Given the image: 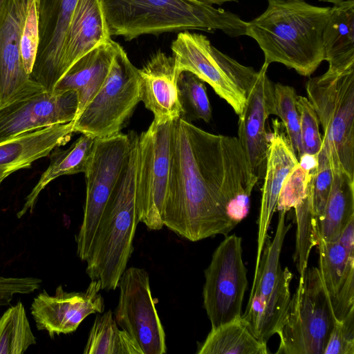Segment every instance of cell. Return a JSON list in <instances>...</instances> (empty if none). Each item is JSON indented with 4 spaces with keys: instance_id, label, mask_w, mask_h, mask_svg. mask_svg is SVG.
<instances>
[{
    "instance_id": "6da1fadb",
    "label": "cell",
    "mask_w": 354,
    "mask_h": 354,
    "mask_svg": "<svg viewBox=\"0 0 354 354\" xmlns=\"http://www.w3.org/2000/svg\"><path fill=\"white\" fill-rule=\"evenodd\" d=\"M258 178L238 138L207 132L174 120L163 225L198 241L227 235L249 213Z\"/></svg>"
},
{
    "instance_id": "7a4b0ae2",
    "label": "cell",
    "mask_w": 354,
    "mask_h": 354,
    "mask_svg": "<svg viewBox=\"0 0 354 354\" xmlns=\"http://www.w3.org/2000/svg\"><path fill=\"white\" fill-rule=\"evenodd\" d=\"M330 7L305 0H268L265 11L246 21L245 35L254 39L264 64L277 62L310 76L324 61L323 32Z\"/></svg>"
},
{
    "instance_id": "3957f363",
    "label": "cell",
    "mask_w": 354,
    "mask_h": 354,
    "mask_svg": "<svg viewBox=\"0 0 354 354\" xmlns=\"http://www.w3.org/2000/svg\"><path fill=\"white\" fill-rule=\"evenodd\" d=\"M109 35L127 41L144 35L198 30L245 35L237 15L198 0H100Z\"/></svg>"
},
{
    "instance_id": "277c9868",
    "label": "cell",
    "mask_w": 354,
    "mask_h": 354,
    "mask_svg": "<svg viewBox=\"0 0 354 354\" xmlns=\"http://www.w3.org/2000/svg\"><path fill=\"white\" fill-rule=\"evenodd\" d=\"M131 148L118 181L106 203L85 259L86 272L99 279L101 289L114 290L133 251L138 221L135 167L138 134L131 131Z\"/></svg>"
},
{
    "instance_id": "5b68a950",
    "label": "cell",
    "mask_w": 354,
    "mask_h": 354,
    "mask_svg": "<svg viewBox=\"0 0 354 354\" xmlns=\"http://www.w3.org/2000/svg\"><path fill=\"white\" fill-rule=\"evenodd\" d=\"M306 90L322 127L332 169L342 168L354 178V68L327 70L310 78Z\"/></svg>"
},
{
    "instance_id": "8992f818",
    "label": "cell",
    "mask_w": 354,
    "mask_h": 354,
    "mask_svg": "<svg viewBox=\"0 0 354 354\" xmlns=\"http://www.w3.org/2000/svg\"><path fill=\"white\" fill-rule=\"evenodd\" d=\"M171 49L178 75L183 71L193 73L241 115L258 71L218 50L205 35L189 30L178 33Z\"/></svg>"
},
{
    "instance_id": "52a82bcc",
    "label": "cell",
    "mask_w": 354,
    "mask_h": 354,
    "mask_svg": "<svg viewBox=\"0 0 354 354\" xmlns=\"http://www.w3.org/2000/svg\"><path fill=\"white\" fill-rule=\"evenodd\" d=\"M335 317L318 267L300 274L281 326L277 354H324Z\"/></svg>"
},
{
    "instance_id": "ba28073f",
    "label": "cell",
    "mask_w": 354,
    "mask_h": 354,
    "mask_svg": "<svg viewBox=\"0 0 354 354\" xmlns=\"http://www.w3.org/2000/svg\"><path fill=\"white\" fill-rule=\"evenodd\" d=\"M140 101L138 68L120 45L103 85L73 120L74 132L94 138L119 133Z\"/></svg>"
},
{
    "instance_id": "9c48e42d",
    "label": "cell",
    "mask_w": 354,
    "mask_h": 354,
    "mask_svg": "<svg viewBox=\"0 0 354 354\" xmlns=\"http://www.w3.org/2000/svg\"><path fill=\"white\" fill-rule=\"evenodd\" d=\"M173 121L155 120L138 136L135 167L136 206L138 222L151 230L162 228V212L170 168Z\"/></svg>"
},
{
    "instance_id": "30bf717a",
    "label": "cell",
    "mask_w": 354,
    "mask_h": 354,
    "mask_svg": "<svg viewBox=\"0 0 354 354\" xmlns=\"http://www.w3.org/2000/svg\"><path fill=\"white\" fill-rule=\"evenodd\" d=\"M129 133L120 132L95 138L85 174L84 216L76 236L77 255L85 261L106 203L118 181L129 153Z\"/></svg>"
},
{
    "instance_id": "8fae6325",
    "label": "cell",
    "mask_w": 354,
    "mask_h": 354,
    "mask_svg": "<svg viewBox=\"0 0 354 354\" xmlns=\"http://www.w3.org/2000/svg\"><path fill=\"white\" fill-rule=\"evenodd\" d=\"M242 254V239L236 234L227 236L204 271L203 306L212 329L242 316L248 288V270Z\"/></svg>"
},
{
    "instance_id": "7c38bea8",
    "label": "cell",
    "mask_w": 354,
    "mask_h": 354,
    "mask_svg": "<svg viewBox=\"0 0 354 354\" xmlns=\"http://www.w3.org/2000/svg\"><path fill=\"white\" fill-rule=\"evenodd\" d=\"M77 109L75 91H48L31 78L0 106V142L26 132L73 121Z\"/></svg>"
},
{
    "instance_id": "4fadbf2b",
    "label": "cell",
    "mask_w": 354,
    "mask_h": 354,
    "mask_svg": "<svg viewBox=\"0 0 354 354\" xmlns=\"http://www.w3.org/2000/svg\"><path fill=\"white\" fill-rule=\"evenodd\" d=\"M118 306L113 316L118 326L137 343L142 354L167 352L165 333L156 308L147 272L125 270L119 279Z\"/></svg>"
},
{
    "instance_id": "5bb4252c",
    "label": "cell",
    "mask_w": 354,
    "mask_h": 354,
    "mask_svg": "<svg viewBox=\"0 0 354 354\" xmlns=\"http://www.w3.org/2000/svg\"><path fill=\"white\" fill-rule=\"evenodd\" d=\"M99 279L91 280L84 292H66L59 286L54 295L44 290L33 299L30 313L39 330L49 336L71 333L91 314L102 313L103 297Z\"/></svg>"
},
{
    "instance_id": "9a60e30c",
    "label": "cell",
    "mask_w": 354,
    "mask_h": 354,
    "mask_svg": "<svg viewBox=\"0 0 354 354\" xmlns=\"http://www.w3.org/2000/svg\"><path fill=\"white\" fill-rule=\"evenodd\" d=\"M268 65L263 64L239 115L238 139L248 162L258 180H263L269 144L266 124L275 115L274 84L267 75Z\"/></svg>"
},
{
    "instance_id": "2e32d148",
    "label": "cell",
    "mask_w": 354,
    "mask_h": 354,
    "mask_svg": "<svg viewBox=\"0 0 354 354\" xmlns=\"http://www.w3.org/2000/svg\"><path fill=\"white\" fill-rule=\"evenodd\" d=\"M77 0H40L39 43L30 77L53 91L61 78L66 35Z\"/></svg>"
},
{
    "instance_id": "e0dca14e",
    "label": "cell",
    "mask_w": 354,
    "mask_h": 354,
    "mask_svg": "<svg viewBox=\"0 0 354 354\" xmlns=\"http://www.w3.org/2000/svg\"><path fill=\"white\" fill-rule=\"evenodd\" d=\"M272 128L273 132L269 138L266 171L263 179L254 271L258 268L265 242L269 236L268 231L276 211L283 184L290 172L299 162L283 124L278 120H273Z\"/></svg>"
},
{
    "instance_id": "ac0fdd59",
    "label": "cell",
    "mask_w": 354,
    "mask_h": 354,
    "mask_svg": "<svg viewBox=\"0 0 354 354\" xmlns=\"http://www.w3.org/2000/svg\"><path fill=\"white\" fill-rule=\"evenodd\" d=\"M27 7L28 0H2L0 4V106L31 80L20 53Z\"/></svg>"
},
{
    "instance_id": "d6986e66",
    "label": "cell",
    "mask_w": 354,
    "mask_h": 354,
    "mask_svg": "<svg viewBox=\"0 0 354 354\" xmlns=\"http://www.w3.org/2000/svg\"><path fill=\"white\" fill-rule=\"evenodd\" d=\"M138 73L140 101L153 113V120L165 122L181 118L178 75L173 57L158 50L138 69Z\"/></svg>"
},
{
    "instance_id": "ffe728a7",
    "label": "cell",
    "mask_w": 354,
    "mask_h": 354,
    "mask_svg": "<svg viewBox=\"0 0 354 354\" xmlns=\"http://www.w3.org/2000/svg\"><path fill=\"white\" fill-rule=\"evenodd\" d=\"M73 121L26 132L0 142V172L8 176L48 156L74 133Z\"/></svg>"
},
{
    "instance_id": "44dd1931",
    "label": "cell",
    "mask_w": 354,
    "mask_h": 354,
    "mask_svg": "<svg viewBox=\"0 0 354 354\" xmlns=\"http://www.w3.org/2000/svg\"><path fill=\"white\" fill-rule=\"evenodd\" d=\"M111 39L100 0H77L66 35L61 78L82 56Z\"/></svg>"
},
{
    "instance_id": "7402d4cb",
    "label": "cell",
    "mask_w": 354,
    "mask_h": 354,
    "mask_svg": "<svg viewBox=\"0 0 354 354\" xmlns=\"http://www.w3.org/2000/svg\"><path fill=\"white\" fill-rule=\"evenodd\" d=\"M119 46L111 39L97 46L74 63L57 83L54 90L77 93L76 118L103 85Z\"/></svg>"
},
{
    "instance_id": "603a6c76",
    "label": "cell",
    "mask_w": 354,
    "mask_h": 354,
    "mask_svg": "<svg viewBox=\"0 0 354 354\" xmlns=\"http://www.w3.org/2000/svg\"><path fill=\"white\" fill-rule=\"evenodd\" d=\"M323 44L328 71L340 72L354 68V0L330 7Z\"/></svg>"
},
{
    "instance_id": "cb8c5ba5",
    "label": "cell",
    "mask_w": 354,
    "mask_h": 354,
    "mask_svg": "<svg viewBox=\"0 0 354 354\" xmlns=\"http://www.w3.org/2000/svg\"><path fill=\"white\" fill-rule=\"evenodd\" d=\"M95 141V138L82 134L69 148L60 149L57 147L52 151L48 168L26 198L17 217L21 218L28 212H32L41 192L55 178L65 175L84 174L93 154Z\"/></svg>"
},
{
    "instance_id": "d4e9b609",
    "label": "cell",
    "mask_w": 354,
    "mask_h": 354,
    "mask_svg": "<svg viewBox=\"0 0 354 354\" xmlns=\"http://www.w3.org/2000/svg\"><path fill=\"white\" fill-rule=\"evenodd\" d=\"M293 275L288 267L279 268L274 290L258 308L242 314L250 331L259 341L266 343L277 334L286 317L290 297V282Z\"/></svg>"
},
{
    "instance_id": "484cf974",
    "label": "cell",
    "mask_w": 354,
    "mask_h": 354,
    "mask_svg": "<svg viewBox=\"0 0 354 354\" xmlns=\"http://www.w3.org/2000/svg\"><path fill=\"white\" fill-rule=\"evenodd\" d=\"M333 179L323 215L318 222V238L336 241L354 219V178L343 169H332Z\"/></svg>"
},
{
    "instance_id": "4316f807",
    "label": "cell",
    "mask_w": 354,
    "mask_h": 354,
    "mask_svg": "<svg viewBox=\"0 0 354 354\" xmlns=\"http://www.w3.org/2000/svg\"><path fill=\"white\" fill-rule=\"evenodd\" d=\"M198 354H267V344L250 331L241 317L211 329Z\"/></svg>"
},
{
    "instance_id": "83f0119b",
    "label": "cell",
    "mask_w": 354,
    "mask_h": 354,
    "mask_svg": "<svg viewBox=\"0 0 354 354\" xmlns=\"http://www.w3.org/2000/svg\"><path fill=\"white\" fill-rule=\"evenodd\" d=\"M84 354H142L124 330L119 329L111 310L97 315L90 330Z\"/></svg>"
},
{
    "instance_id": "f1b7e54d",
    "label": "cell",
    "mask_w": 354,
    "mask_h": 354,
    "mask_svg": "<svg viewBox=\"0 0 354 354\" xmlns=\"http://www.w3.org/2000/svg\"><path fill=\"white\" fill-rule=\"evenodd\" d=\"M319 270L330 301L338 293L350 272L354 270V253L348 252L338 241L318 238Z\"/></svg>"
},
{
    "instance_id": "f546056e",
    "label": "cell",
    "mask_w": 354,
    "mask_h": 354,
    "mask_svg": "<svg viewBox=\"0 0 354 354\" xmlns=\"http://www.w3.org/2000/svg\"><path fill=\"white\" fill-rule=\"evenodd\" d=\"M35 344L24 306L18 301L0 318V354L24 353Z\"/></svg>"
},
{
    "instance_id": "4dcf8cb0",
    "label": "cell",
    "mask_w": 354,
    "mask_h": 354,
    "mask_svg": "<svg viewBox=\"0 0 354 354\" xmlns=\"http://www.w3.org/2000/svg\"><path fill=\"white\" fill-rule=\"evenodd\" d=\"M177 85L183 109L181 118L189 122L203 120L209 122L212 109L204 82L193 73L183 71L178 75Z\"/></svg>"
},
{
    "instance_id": "1f68e13d",
    "label": "cell",
    "mask_w": 354,
    "mask_h": 354,
    "mask_svg": "<svg viewBox=\"0 0 354 354\" xmlns=\"http://www.w3.org/2000/svg\"><path fill=\"white\" fill-rule=\"evenodd\" d=\"M290 172L281 189L276 210L288 212L306 196L317 167V155L304 154Z\"/></svg>"
},
{
    "instance_id": "d6a6232c",
    "label": "cell",
    "mask_w": 354,
    "mask_h": 354,
    "mask_svg": "<svg viewBox=\"0 0 354 354\" xmlns=\"http://www.w3.org/2000/svg\"><path fill=\"white\" fill-rule=\"evenodd\" d=\"M297 96L292 86L280 83L274 84L275 115L281 120L291 147L299 159L301 148L299 115L296 105Z\"/></svg>"
},
{
    "instance_id": "836d02e7",
    "label": "cell",
    "mask_w": 354,
    "mask_h": 354,
    "mask_svg": "<svg viewBox=\"0 0 354 354\" xmlns=\"http://www.w3.org/2000/svg\"><path fill=\"white\" fill-rule=\"evenodd\" d=\"M333 169L326 148L322 145L317 154V167L311 178L313 210L318 220L322 218L330 192Z\"/></svg>"
},
{
    "instance_id": "e575fe53",
    "label": "cell",
    "mask_w": 354,
    "mask_h": 354,
    "mask_svg": "<svg viewBox=\"0 0 354 354\" xmlns=\"http://www.w3.org/2000/svg\"><path fill=\"white\" fill-rule=\"evenodd\" d=\"M39 2L40 0H28L20 43L22 64L24 70L30 75L35 62L39 43Z\"/></svg>"
},
{
    "instance_id": "d590c367",
    "label": "cell",
    "mask_w": 354,
    "mask_h": 354,
    "mask_svg": "<svg viewBox=\"0 0 354 354\" xmlns=\"http://www.w3.org/2000/svg\"><path fill=\"white\" fill-rule=\"evenodd\" d=\"M296 105L299 115L301 156L304 154L317 155L322 145L318 117L306 97L297 96Z\"/></svg>"
},
{
    "instance_id": "8d00e7d4",
    "label": "cell",
    "mask_w": 354,
    "mask_h": 354,
    "mask_svg": "<svg viewBox=\"0 0 354 354\" xmlns=\"http://www.w3.org/2000/svg\"><path fill=\"white\" fill-rule=\"evenodd\" d=\"M324 354H354V309L335 319Z\"/></svg>"
},
{
    "instance_id": "74e56055",
    "label": "cell",
    "mask_w": 354,
    "mask_h": 354,
    "mask_svg": "<svg viewBox=\"0 0 354 354\" xmlns=\"http://www.w3.org/2000/svg\"><path fill=\"white\" fill-rule=\"evenodd\" d=\"M210 5L221 6L227 2H238L239 0H198Z\"/></svg>"
},
{
    "instance_id": "f35d334b",
    "label": "cell",
    "mask_w": 354,
    "mask_h": 354,
    "mask_svg": "<svg viewBox=\"0 0 354 354\" xmlns=\"http://www.w3.org/2000/svg\"><path fill=\"white\" fill-rule=\"evenodd\" d=\"M319 1H322V2H327V3H330L333 4H336V3H338L341 1H346V0H319Z\"/></svg>"
},
{
    "instance_id": "ab89813d",
    "label": "cell",
    "mask_w": 354,
    "mask_h": 354,
    "mask_svg": "<svg viewBox=\"0 0 354 354\" xmlns=\"http://www.w3.org/2000/svg\"><path fill=\"white\" fill-rule=\"evenodd\" d=\"M8 176L4 174V173H1L0 172V186H1V184L2 183V181L7 177Z\"/></svg>"
},
{
    "instance_id": "60d3db41",
    "label": "cell",
    "mask_w": 354,
    "mask_h": 354,
    "mask_svg": "<svg viewBox=\"0 0 354 354\" xmlns=\"http://www.w3.org/2000/svg\"><path fill=\"white\" fill-rule=\"evenodd\" d=\"M1 1H2V0H0V4H1Z\"/></svg>"
}]
</instances>
